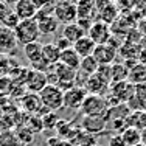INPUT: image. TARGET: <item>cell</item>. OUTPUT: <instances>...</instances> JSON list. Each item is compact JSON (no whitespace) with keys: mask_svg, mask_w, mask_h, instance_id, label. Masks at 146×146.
I'll return each mask as SVG.
<instances>
[{"mask_svg":"<svg viewBox=\"0 0 146 146\" xmlns=\"http://www.w3.org/2000/svg\"><path fill=\"white\" fill-rule=\"evenodd\" d=\"M59 62L73 68V70H79L81 58H79V54L73 50V47H70V48H67V50L61 51V59H59Z\"/></svg>","mask_w":146,"mask_h":146,"instance_id":"19","label":"cell"},{"mask_svg":"<svg viewBox=\"0 0 146 146\" xmlns=\"http://www.w3.org/2000/svg\"><path fill=\"white\" fill-rule=\"evenodd\" d=\"M135 146H143V145H141V143H140V145H135Z\"/></svg>","mask_w":146,"mask_h":146,"instance_id":"36","label":"cell"},{"mask_svg":"<svg viewBox=\"0 0 146 146\" xmlns=\"http://www.w3.org/2000/svg\"><path fill=\"white\" fill-rule=\"evenodd\" d=\"M23 53H25L27 59L30 61L31 65L37 64V62L42 61V44L37 40V42H33V44H28L23 47Z\"/></svg>","mask_w":146,"mask_h":146,"instance_id":"20","label":"cell"},{"mask_svg":"<svg viewBox=\"0 0 146 146\" xmlns=\"http://www.w3.org/2000/svg\"><path fill=\"white\" fill-rule=\"evenodd\" d=\"M79 110L84 113V117H104L109 110V103L104 96L87 95Z\"/></svg>","mask_w":146,"mask_h":146,"instance_id":"3","label":"cell"},{"mask_svg":"<svg viewBox=\"0 0 146 146\" xmlns=\"http://www.w3.org/2000/svg\"><path fill=\"white\" fill-rule=\"evenodd\" d=\"M134 96V86L129 81L113 82L109 87V107L110 103L115 104H127V101Z\"/></svg>","mask_w":146,"mask_h":146,"instance_id":"4","label":"cell"},{"mask_svg":"<svg viewBox=\"0 0 146 146\" xmlns=\"http://www.w3.org/2000/svg\"><path fill=\"white\" fill-rule=\"evenodd\" d=\"M16 37L19 45H28L33 42H37V39L40 37L39 25H37L36 19H28V20H20L19 25L14 28Z\"/></svg>","mask_w":146,"mask_h":146,"instance_id":"1","label":"cell"},{"mask_svg":"<svg viewBox=\"0 0 146 146\" xmlns=\"http://www.w3.org/2000/svg\"><path fill=\"white\" fill-rule=\"evenodd\" d=\"M129 76V67L124 64H112L110 65V84L113 82L127 81Z\"/></svg>","mask_w":146,"mask_h":146,"instance_id":"22","label":"cell"},{"mask_svg":"<svg viewBox=\"0 0 146 146\" xmlns=\"http://www.w3.org/2000/svg\"><path fill=\"white\" fill-rule=\"evenodd\" d=\"M76 11H78V20H89L95 22V2L93 0H78L76 2Z\"/></svg>","mask_w":146,"mask_h":146,"instance_id":"14","label":"cell"},{"mask_svg":"<svg viewBox=\"0 0 146 146\" xmlns=\"http://www.w3.org/2000/svg\"><path fill=\"white\" fill-rule=\"evenodd\" d=\"M121 138L126 146L140 145V131L135 127H126L124 131H121Z\"/></svg>","mask_w":146,"mask_h":146,"instance_id":"24","label":"cell"},{"mask_svg":"<svg viewBox=\"0 0 146 146\" xmlns=\"http://www.w3.org/2000/svg\"><path fill=\"white\" fill-rule=\"evenodd\" d=\"M54 44H56V47H58V48H59V50H61V51H64V50H67V48L73 47V45H72L70 42H68L67 39H64V37H59V39H58V40H56V42H54Z\"/></svg>","mask_w":146,"mask_h":146,"instance_id":"30","label":"cell"},{"mask_svg":"<svg viewBox=\"0 0 146 146\" xmlns=\"http://www.w3.org/2000/svg\"><path fill=\"white\" fill-rule=\"evenodd\" d=\"M109 146H126V145H124V141H123V138H121V135H115L113 138H110Z\"/></svg>","mask_w":146,"mask_h":146,"instance_id":"31","label":"cell"},{"mask_svg":"<svg viewBox=\"0 0 146 146\" xmlns=\"http://www.w3.org/2000/svg\"><path fill=\"white\" fill-rule=\"evenodd\" d=\"M86 31L81 28V27L78 25V23H70V25H65L64 28H62V37L64 39H67L68 42H70L72 45L76 42V40H79L81 37L86 36Z\"/></svg>","mask_w":146,"mask_h":146,"instance_id":"18","label":"cell"},{"mask_svg":"<svg viewBox=\"0 0 146 146\" xmlns=\"http://www.w3.org/2000/svg\"><path fill=\"white\" fill-rule=\"evenodd\" d=\"M42 58L53 67L61 59V50L56 47V44H42Z\"/></svg>","mask_w":146,"mask_h":146,"instance_id":"21","label":"cell"},{"mask_svg":"<svg viewBox=\"0 0 146 146\" xmlns=\"http://www.w3.org/2000/svg\"><path fill=\"white\" fill-rule=\"evenodd\" d=\"M98 62L95 61L93 56H87L81 59V65H79V72H82L87 76H93L96 72H98Z\"/></svg>","mask_w":146,"mask_h":146,"instance_id":"26","label":"cell"},{"mask_svg":"<svg viewBox=\"0 0 146 146\" xmlns=\"http://www.w3.org/2000/svg\"><path fill=\"white\" fill-rule=\"evenodd\" d=\"M109 87H110L109 82L103 81L98 75L90 76L84 86V89L87 90L89 95H100V96H104V93L109 92Z\"/></svg>","mask_w":146,"mask_h":146,"instance_id":"15","label":"cell"},{"mask_svg":"<svg viewBox=\"0 0 146 146\" xmlns=\"http://www.w3.org/2000/svg\"><path fill=\"white\" fill-rule=\"evenodd\" d=\"M0 2H2L3 5L9 6V8H14V6H16V3L19 2V0H0Z\"/></svg>","mask_w":146,"mask_h":146,"instance_id":"33","label":"cell"},{"mask_svg":"<svg viewBox=\"0 0 146 146\" xmlns=\"http://www.w3.org/2000/svg\"><path fill=\"white\" fill-rule=\"evenodd\" d=\"M37 25H39V31H40V36H42V34L56 33L61 23L58 22V19L54 16H50V17H45V19L37 20Z\"/></svg>","mask_w":146,"mask_h":146,"instance_id":"23","label":"cell"},{"mask_svg":"<svg viewBox=\"0 0 146 146\" xmlns=\"http://www.w3.org/2000/svg\"><path fill=\"white\" fill-rule=\"evenodd\" d=\"M54 6H56V2L47 3V5H44V6H40V8H37L36 20L45 19V17H50V16H54Z\"/></svg>","mask_w":146,"mask_h":146,"instance_id":"28","label":"cell"},{"mask_svg":"<svg viewBox=\"0 0 146 146\" xmlns=\"http://www.w3.org/2000/svg\"><path fill=\"white\" fill-rule=\"evenodd\" d=\"M107 117H86L82 121V129L90 135H96V134H103L104 129L107 126Z\"/></svg>","mask_w":146,"mask_h":146,"instance_id":"12","label":"cell"},{"mask_svg":"<svg viewBox=\"0 0 146 146\" xmlns=\"http://www.w3.org/2000/svg\"><path fill=\"white\" fill-rule=\"evenodd\" d=\"M140 143L143 146H146V127L143 131H140Z\"/></svg>","mask_w":146,"mask_h":146,"instance_id":"34","label":"cell"},{"mask_svg":"<svg viewBox=\"0 0 146 146\" xmlns=\"http://www.w3.org/2000/svg\"><path fill=\"white\" fill-rule=\"evenodd\" d=\"M54 17L61 25H70L78 20V11H76V2L65 0V2H56L54 6Z\"/></svg>","mask_w":146,"mask_h":146,"instance_id":"5","label":"cell"},{"mask_svg":"<svg viewBox=\"0 0 146 146\" xmlns=\"http://www.w3.org/2000/svg\"><path fill=\"white\" fill-rule=\"evenodd\" d=\"M17 47H19V42H17L14 30L0 27V54L8 56V54L14 53Z\"/></svg>","mask_w":146,"mask_h":146,"instance_id":"9","label":"cell"},{"mask_svg":"<svg viewBox=\"0 0 146 146\" xmlns=\"http://www.w3.org/2000/svg\"><path fill=\"white\" fill-rule=\"evenodd\" d=\"M0 146H23L17 137L16 131H0Z\"/></svg>","mask_w":146,"mask_h":146,"instance_id":"25","label":"cell"},{"mask_svg":"<svg viewBox=\"0 0 146 146\" xmlns=\"http://www.w3.org/2000/svg\"><path fill=\"white\" fill-rule=\"evenodd\" d=\"M9 59L8 56H3V54H0V78H5V76L9 75V72H11V65H9Z\"/></svg>","mask_w":146,"mask_h":146,"instance_id":"29","label":"cell"},{"mask_svg":"<svg viewBox=\"0 0 146 146\" xmlns=\"http://www.w3.org/2000/svg\"><path fill=\"white\" fill-rule=\"evenodd\" d=\"M40 101H42L44 110L47 112H56L61 107H64V92L56 86L48 84L42 92L39 93Z\"/></svg>","mask_w":146,"mask_h":146,"instance_id":"2","label":"cell"},{"mask_svg":"<svg viewBox=\"0 0 146 146\" xmlns=\"http://www.w3.org/2000/svg\"><path fill=\"white\" fill-rule=\"evenodd\" d=\"M87 90L84 87H78V86H73L72 89L65 90L64 92V107L67 109H81L82 103H84L86 96H87Z\"/></svg>","mask_w":146,"mask_h":146,"instance_id":"8","label":"cell"},{"mask_svg":"<svg viewBox=\"0 0 146 146\" xmlns=\"http://www.w3.org/2000/svg\"><path fill=\"white\" fill-rule=\"evenodd\" d=\"M33 2H34V5H36L37 8H40V6L47 5V3H53V2H56V0H33Z\"/></svg>","mask_w":146,"mask_h":146,"instance_id":"32","label":"cell"},{"mask_svg":"<svg viewBox=\"0 0 146 146\" xmlns=\"http://www.w3.org/2000/svg\"><path fill=\"white\" fill-rule=\"evenodd\" d=\"M127 81H129L132 86L146 84V64H143V62H137L135 65L129 67Z\"/></svg>","mask_w":146,"mask_h":146,"instance_id":"17","label":"cell"},{"mask_svg":"<svg viewBox=\"0 0 146 146\" xmlns=\"http://www.w3.org/2000/svg\"><path fill=\"white\" fill-rule=\"evenodd\" d=\"M56 2H65V0H56Z\"/></svg>","mask_w":146,"mask_h":146,"instance_id":"35","label":"cell"},{"mask_svg":"<svg viewBox=\"0 0 146 146\" xmlns=\"http://www.w3.org/2000/svg\"><path fill=\"white\" fill-rule=\"evenodd\" d=\"M13 9H14V13L17 14V17H19L20 20L36 19L37 6L34 5L33 0H19Z\"/></svg>","mask_w":146,"mask_h":146,"instance_id":"13","label":"cell"},{"mask_svg":"<svg viewBox=\"0 0 146 146\" xmlns=\"http://www.w3.org/2000/svg\"><path fill=\"white\" fill-rule=\"evenodd\" d=\"M87 36L93 40L96 45H104L110 42V37H112V28L110 25L101 22V20L96 19L95 22L92 23V27L87 31Z\"/></svg>","mask_w":146,"mask_h":146,"instance_id":"6","label":"cell"},{"mask_svg":"<svg viewBox=\"0 0 146 146\" xmlns=\"http://www.w3.org/2000/svg\"><path fill=\"white\" fill-rule=\"evenodd\" d=\"M23 86L27 87V90L31 93H40L42 90L48 86L47 81V75L42 72H37V70H27L25 75V81H23Z\"/></svg>","mask_w":146,"mask_h":146,"instance_id":"7","label":"cell"},{"mask_svg":"<svg viewBox=\"0 0 146 146\" xmlns=\"http://www.w3.org/2000/svg\"><path fill=\"white\" fill-rule=\"evenodd\" d=\"M95 48H96V44L90 39L87 34L73 44V50L79 54V58H81V59L82 58H87V56H92L93 51H95Z\"/></svg>","mask_w":146,"mask_h":146,"instance_id":"16","label":"cell"},{"mask_svg":"<svg viewBox=\"0 0 146 146\" xmlns=\"http://www.w3.org/2000/svg\"><path fill=\"white\" fill-rule=\"evenodd\" d=\"M92 56L95 58V61L98 62V65H112L113 61H115V58H117V48L110 44L96 45V48H95Z\"/></svg>","mask_w":146,"mask_h":146,"instance_id":"10","label":"cell"},{"mask_svg":"<svg viewBox=\"0 0 146 146\" xmlns=\"http://www.w3.org/2000/svg\"><path fill=\"white\" fill-rule=\"evenodd\" d=\"M22 107H23L25 112L30 113V115H37V113H44L45 112L39 93L28 92L27 95H23L22 96Z\"/></svg>","mask_w":146,"mask_h":146,"instance_id":"11","label":"cell"},{"mask_svg":"<svg viewBox=\"0 0 146 146\" xmlns=\"http://www.w3.org/2000/svg\"><path fill=\"white\" fill-rule=\"evenodd\" d=\"M16 134H17L20 143H22L23 146H25V145H31V143H33V140H34V132L31 131L28 126H23L22 129H17Z\"/></svg>","mask_w":146,"mask_h":146,"instance_id":"27","label":"cell"}]
</instances>
